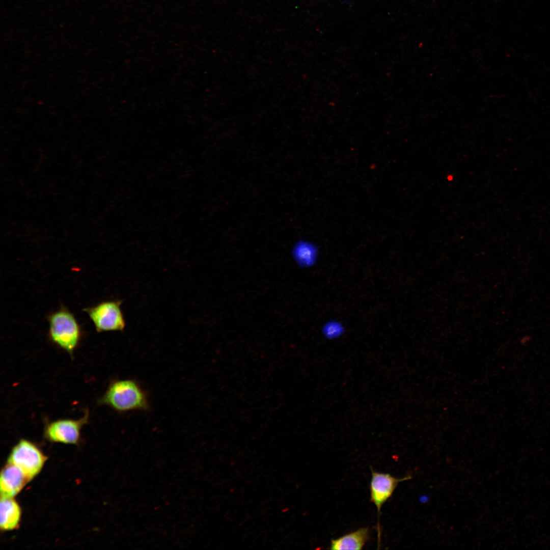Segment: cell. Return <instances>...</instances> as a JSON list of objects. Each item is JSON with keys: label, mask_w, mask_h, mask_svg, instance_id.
I'll list each match as a JSON object with an SVG mask.
<instances>
[{"label": "cell", "mask_w": 550, "mask_h": 550, "mask_svg": "<svg viewBox=\"0 0 550 550\" xmlns=\"http://www.w3.org/2000/svg\"><path fill=\"white\" fill-rule=\"evenodd\" d=\"M371 470L370 501L377 508L379 519L381 507L392 496L398 484L400 482L411 479V476L407 475L402 478H397L389 473L376 472L372 468Z\"/></svg>", "instance_id": "8992f818"}, {"label": "cell", "mask_w": 550, "mask_h": 550, "mask_svg": "<svg viewBox=\"0 0 550 550\" xmlns=\"http://www.w3.org/2000/svg\"><path fill=\"white\" fill-rule=\"evenodd\" d=\"M122 303L119 300L103 301L82 311L88 314L97 333L122 332L126 327Z\"/></svg>", "instance_id": "3957f363"}, {"label": "cell", "mask_w": 550, "mask_h": 550, "mask_svg": "<svg viewBox=\"0 0 550 550\" xmlns=\"http://www.w3.org/2000/svg\"><path fill=\"white\" fill-rule=\"evenodd\" d=\"M29 481L20 469L13 464L8 463L1 474V498H13Z\"/></svg>", "instance_id": "52a82bcc"}, {"label": "cell", "mask_w": 550, "mask_h": 550, "mask_svg": "<svg viewBox=\"0 0 550 550\" xmlns=\"http://www.w3.org/2000/svg\"><path fill=\"white\" fill-rule=\"evenodd\" d=\"M369 536V528L362 527L338 538L332 539L330 549L360 550L363 548Z\"/></svg>", "instance_id": "ba28073f"}, {"label": "cell", "mask_w": 550, "mask_h": 550, "mask_svg": "<svg viewBox=\"0 0 550 550\" xmlns=\"http://www.w3.org/2000/svg\"><path fill=\"white\" fill-rule=\"evenodd\" d=\"M89 412L87 409L84 416L78 419H58L48 422L44 427V437L51 442L77 444L81 429L89 422Z\"/></svg>", "instance_id": "5b68a950"}, {"label": "cell", "mask_w": 550, "mask_h": 550, "mask_svg": "<svg viewBox=\"0 0 550 550\" xmlns=\"http://www.w3.org/2000/svg\"><path fill=\"white\" fill-rule=\"evenodd\" d=\"M324 328V332L326 337H329V338L336 337L339 336L343 331L342 326L335 322L329 323L326 324Z\"/></svg>", "instance_id": "30bf717a"}, {"label": "cell", "mask_w": 550, "mask_h": 550, "mask_svg": "<svg viewBox=\"0 0 550 550\" xmlns=\"http://www.w3.org/2000/svg\"><path fill=\"white\" fill-rule=\"evenodd\" d=\"M98 403L120 413L133 410L146 411L150 407L146 392L132 379L112 380Z\"/></svg>", "instance_id": "6da1fadb"}, {"label": "cell", "mask_w": 550, "mask_h": 550, "mask_svg": "<svg viewBox=\"0 0 550 550\" xmlns=\"http://www.w3.org/2000/svg\"><path fill=\"white\" fill-rule=\"evenodd\" d=\"M47 320L49 340L72 358L82 336L81 326L74 314L62 305L58 310L48 315Z\"/></svg>", "instance_id": "7a4b0ae2"}, {"label": "cell", "mask_w": 550, "mask_h": 550, "mask_svg": "<svg viewBox=\"0 0 550 550\" xmlns=\"http://www.w3.org/2000/svg\"><path fill=\"white\" fill-rule=\"evenodd\" d=\"M45 460V456L37 446L21 439L13 448L8 463L17 466L30 481L40 472Z\"/></svg>", "instance_id": "277c9868"}, {"label": "cell", "mask_w": 550, "mask_h": 550, "mask_svg": "<svg viewBox=\"0 0 550 550\" xmlns=\"http://www.w3.org/2000/svg\"><path fill=\"white\" fill-rule=\"evenodd\" d=\"M0 527L2 530L16 528L20 519V508L13 498H1Z\"/></svg>", "instance_id": "9c48e42d"}]
</instances>
